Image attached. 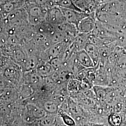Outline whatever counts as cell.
Segmentation results:
<instances>
[{"instance_id":"23","label":"cell","mask_w":126,"mask_h":126,"mask_svg":"<svg viewBox=\"0 0 126 126\" xmlns=\"http://www.w3.org/2000/svg\"><path fill=\"white\" fill-rule=\"evenodd\" d=\"M22 0H0V2H15Z\"/></svg>"},{"instance_id":"1","label":"cell","mask_w":126,"mask_h":126,"mask_svg":"<svg viewBox=\"0 0 126 126\" xmlns=\"http://www.w3.org/2000/svg\"><path fill=\"white\" fill-rule=\"evenodd\" d=\"M5 23L22 25L29 23V16L25 8L16 9L2 20Z\"/></svg>"},{"instance_id":"4","label":"cell","mask_w":126,"mask_h":126,"mask_svg":"<svg viewBox=\"0 0 126 126\" xmlns=\"http://www.w3.org/2000/svg\"><path fill=\"white\" fill-rule=\"evenodd\" d=\"M5 68L3 76L7 80L14 84L19 83L21 79V74L19 65L14 63L4 65Z\"/></svg>"},{"instance_id":"12","label":"cell","mask_w":126,"mask_h":126,"mask_svg":"<svg viewBox=\"0 0 126 126\" xmlns=\"http://www.w3.org/2000/svg\"><path fill=\"white\" fill-rule=\"evenodd\" d=\"M56 6L60 7V8L73 10L79 12H83L76 8L71 0H60L57 2Z\"/></svg>"},{"instance_id":"14","label":"cell","mask_w":126,"mask_h":126,"mask_svg":"<svg viewBox=\"0 0 126 126\" xmlns=\"http://www.w3.org/2000/svg\"><path fill=\"white\" fill-rule=\"evenodd\" d=\"M81 81L77 79H72L70 80L68 83V89L70 91L76 92L80 91Z\"/></svg>"},{"instance_id":"21","label":"cell","mask_w":126,"mask_h":126,"mask_svg":"<svg viewBox=\"0 0 126 126\" xmlns=\"http://www.w3.org/2000/svg\"><path fill=\"white\" fill-rule=\"evenodd\" d=\"M6 84L5 80L3 79L0 78V94L6 89Z\"/></svg>"},{"instance_id":"22","label":"cell","mask_w":126,"mask_h":126,"mask_svg":"<svg viewBox=\"0 0 126 126\" xmlns=\"http://www.w3.org/2000/svg\"><path fill=\"white\" fill-rule=\"evenodd\" d=\"M81 126H104V125L103 124H99L88 122L83 123Z\"/></svg>"},{"instance_id":"13","label":"cell","mask_w":126,"mask_h":126,"mask_svg":"<svg viewBox=\"0 0 126 126\" xmlns=\"http://www.w3.org/2000/svg\"><path fill=\"white\" fill-rule=\"evenodd\" d=\"M108 123L111 126H120L122 124V117L117 113H112L110 114L108 119Z\"/></svg>"},{"instance_id":"9","label":"cell","mask_w":126,"mask_h":126,"mask_svg":"<svg viewBox=\"0 0 126 126\" xmlns=\"http://www.w3.org/2000/svg\"><path fill=\"white\" fill-rule=\"evenodd\" d=\"M54 70L49 62L38 63L36 67V73L41 77H47L51 75Z\"/></svg>"},{"instance_id":"6","label":"cell","mask_w":126,"mask_h":126,"mask_svg":"<svg viewBox=\"0 0 126 126\" xmlns=\"http://www.w3.org/2000/svg\"><path fill=\"white\" fill-rule=\"evenodd\" d=\"M29 17H42L45 18L48 9L42 7L35 3H27L25 7Z\"/></svg>"},{"instance_id":"2","label":"cell","mask_w":126,"mask_h":126,"mask_svg":"<svg viewBox=\"0 0 126 126\" xmlns=\"http://www.w3.org/2000/svg\"><path fill=\"white\" fill-rule=\"evenodd\" d=\"M96 19V15L94 12L81 19L76 27L79 33L90 34L93 32L97 22Z\"/></svg>"},{"instance_id":"10","label":"cell","mask_w":126,"mask_h":126,"mask_svg":"<svg viewBox=\"0 0 126 126\" xmlns=\"http://www.w3.org/2000/svg\"><path fill=\"white\" fill-rule=\"evenodd\" d=\"M12 54L14 60L18 63H25L28 56L26 52L21 48H16L13 50Z\"/></svg>"},{"instance_id":"18","label":"cell","mask_w":126,"mask_h":126,"mask_svg":"<svg viewBox=\"0 0 126 126\" xmlns=\"http://www.w3.org/2000/svg\"><path fill=\"white\" fill-rule=\"evenodd\" d=\"M96 86L97 87L94 88V91L97 98L99 99H102L105 98L106 94V89L100 86Z\"/></svg>"},{"instance_id":"3","label":"cell","mask_w":126,"mask_h":126,"mask_svg":"<svg viewBox=\"0 0 126 126\" xmlns=\"http://www.w3.org/2000/svg\"><path fill=\"white\" fill-rule=\"evenodd\" d=\"M45 20L54 26H58L67 22L60 8L57 6L48 9Z\"/></svg>"},{"instance_id":"24","label":"cell","mask_w":126,"mask_h":126,"mask_svg":"<svg viewBox=\"0 0 126 126\" xmlns=\"http://www.w3.org/2000/svg\"><path fill=\"white\" fill-rule=\"evenodd\" d=\"M4 65V63L3 60L0 58V68L3 67Z\"/></svg>"},{"instance_id":"25","label":"cell","mask_w":126,"mask_h":126,"mask_svg":"<svg viewBox=\"0 0 126 126\" xmlns=\"http://www.w3.org/2000/svg\"><path fill=\"white\" fill-rule=\"evenodd\" d=\"M26 2L28 3H34V0H25Z\"/></svg>"},{"instance_id":"15","label":"cell","mask_w":126,"mask_h":126,"mask_svg":"<svg viewBox=\"0 0 126 126\" xmlns=\"http://www.w3.org/2000/svg\"><path fill=\"white\" fill-rule=\"evenodd\" d=\"M60 115L64 124L67 126H76V123L73 118L63 112H60Z\"/></svg>"},{"instance_id":"19","label":"cell","mask_w":126,"mask_h":126,"mask_svg":"<svg viewBox=\"0 0 126 126\" xmlns=\"http://www.w3.org/2000/svg\"><path fill=\"white\" fill-rule=\"evenodd\" d=\"M55 121V117L53 116L45 117L41 121V123L45 126H50L52 125Z\"/></svg>"},{"instance_id":"8","label":"cell","mask_w":126,"mask_h":126,"mask_svg":"<svg viewBox=\"0 0 126 126\" xmlns=\"http://www.w3.org/2000/svg\"><path fill=\"white\" fill-rule=\"evenodd\" d=\"M84 50L93 61L95 66L97 65L100 59L99 49L97 45L88 42L85 47Z\"/></svg>"},{"instance_id":"7","label":"cell","mask_w":126,"mask_h":126,"mask_svg":"<svg viewBox=\"0 0 126 126\" xmlns=\"http://www.w3.org/2000/svg\"><path fill=\"white\" fill-rule=\"evenodd\" d=\"M75 55L78 62L83 67L89 69L95 66L93 61L84 49L77 52Z\"/></svg>"},{"instance_id":"5","label":"cell","mask_w":126,"mask_h":126,"mask_svg":"<svg viewBox=\"0 0 126 126\" xmlns=\"http://www.w3.org/2000/svg\"><path fill=\"white\" fill-rule=\"evenodd\" d=\"M63 16L68 23L75 25L77 27L80 21L83 18L87 16L89 14L85 12H80L73 10L60 8Z\"/></svg>"},{"instance_id":"11","label":"cell","mask_w":126,"mask_h":126,"mask_svg":"<svg viewBox=\"0 0 126 126\" xmlns=\"http://www.w3.org/2000/svg\"><path fill=\"white\" fill-rule=\"evenodd\" d=\"M38 64V60L35 55H30L28 56L27 60L24 64V68L26 72H30L37 67Z\"/></svg>"},{"instance_id":"20","label":"cell","mask_w":126,"mask_h":126,"mask_svg":"<svg viewBox=\"0 0 126 126\" xmlns=\"http://www.w3.org/2000/svg\"><path fill=\"white\" fill-rule=\"evenodd\" d=\"M49 1L50 0H34V3L41 7H45L48 9V5Z\"/></svg>"},{"instance_id":"16","label":"cell","mask_w":126,"mask_h":126,"mask_svg":"<svg viewBox=\"0 0 126 126\" xmlns=\"http://www.w3.org/2000/svg\"><path fill=\"white\" fill-rule=\"evenodd\" d=\"M49 63L50 64L54 70H58L62 67L63 60L61 57H55L50 59Z\"/></svg>"},{"instance_id":"17","label":"cell","mask_w":126,"mask_h":126,"mask_svg":"<svg viewBox=\"0 0 126 126\" xmlns=\"http://www.w3.org/2000/svg\"><path fill=\"white\" fill-rule=\"evenodd\" d=\"M45 108L47 112L50 113H54L57 111L58 106L56 101L50 100L45 102Z\"/></svg>"}]
</instances>
